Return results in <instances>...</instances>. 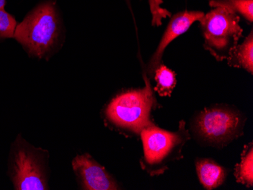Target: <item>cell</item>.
<instances>
[{"label":"cell","instance_id":"6da1fadb","mask_svg":"<svg viewBox=\"0 0 253 190\" xmlns=\"http://www.w3.org/2000/svg\"><path fill=\"white\" fill-rule=\"evenodd\" d=\"M13 39L28 56L49 61L63 47L66 27L57 0H41L17 25Z\"/></svg>","mask_w":253,"mask_h":190},{"label":"cell","instance_id":"7a4b0ae2","mask_svg":"<svg viewBox=\"0 0 253 190\" xmlns=\"http://www.w3.org/2000/svg\"><path fill=\"white\" fill-rule=\"evenodd\" d=\"M140 135L143 147L140 164L152 177L162 175L171 163L183 158V147L191 139L184 120L179 122L176 131H168L153 124L143 129Z\"/></svg>","mask_w":253,"mask_h":190},{"label":"cell","instance_id":"3957f363","mask_svg":"<svg viewBox=\"0 0 253 190\" xmlns=\"http://www.w3.org/2000/svg\"><path fill=\"white\" fill-rule=\"evenodd\" d=\"M158 105L146 80L142 89H128L116 95L106 106L105 117L116 128L140 135L143 129L155 124L152 113Z\"/></svg>","mask_w":253,"mask_h":190},{"label":"cell","instance_id":"277c9868","mask_svg":"<svg viewBox=\"0 0 253 190\" xmlns=\"http://www.w3.org/2000/svg\"><path fill=\"white\" fill-rule=\"evenodd\" d=\"M246 120L244 113L236 108L214 105L193 117L192 133L202 144L222 149L244 135Z\"/></svg>","mask_w":253,"mask_h":190},{"label":"cell","instance_id":"5b68a950","mask_svg":"<svg viewBox=\"0 0 253 190\" xmlns=\"http://www.w3.org/2000/svg\"><path fill=\"white\" fill-rule=\"evenodd\" d=\"M47 155V151L33 147L18 135L8 159V175L15 190H49Z\"/></svg>","mask_w":253,"mask_h":190},{"label":"cell","instance_id":"8992f818","mask_svg":"<svg viewBox=\"0 0 253 190\" xmlns=\"http://www.w3.org/2000/svg\"><path fill=\"white\" fill-rule=\"evenodd\" d=\"M240 16L221 7L212 8L199 20L203 47L217 62L227 60L242 38Z\"/></svg>","mask_w":253,"mask_h":190},{"label":"cell","instance_id":"52a82bcc","mask_svg":"<svg viewBox=\"0 0 253 190\" xmlns=\"http://www.w3.org/2000/svg\"><path fill=\"white\" fill-rule=\"evenodd\" d=\"M205 12L196 10H183L170 17V21L163 34L156 51L153 52L146 67V76L153 78L155 71L163 62L166 48L172 41L187 32L194 22L198 21Z\"/></svg>","mask_w":253,"mask_h":190},{"label":"cell","instance_id":"ba28073f","mask_svg":"<svg viewBox=\"0 0 253 190\" xmlns=\"http://www.w3.org/2000/svg\"><path fill=\"white\" fill-rule=\"evenodd\" d=\"M72 167L82 190H120L116 179L87 153L77 155Z\"/></svg>","mask_w":253,"mask_h":190},{"label":"cell","instance_id":"9c48e42d","mask_svg":"<svg viewBox=\"0 0 253 190\" xmlns=\"http://www.w3.org/2000/svg\"><path fill=\"white\" fill-rule=\"evenodd\" d=\"M196 169L200 184L207 190L219 187L227 178V171L225 167L210 158L196 160Z\"/></svg>","mask_w":253,"mask_h":190},{"label":"cell","instance_id":"30bf717a","mask_svg":"<svg viewBox=\"0 0 253 190\" xmlns=\"http://www.w3.org/2000/svg\"><path fill=\"white\" fill-rule=\"evenodd\" d=\"M229 66L242 69L253 75V31H250L248 36L241 44H237L227 59Z\"/></svg>","mask_w":253,"mask_h":190},{"label":"cell","instance_id":"8fae6325","mask_svg":"<svg viewBox=\"0 0 253 190\" xmlns=\"http://www.w3.org/2000/svg\"><path fill=\"white\" fill-rule=\"evenodd\" d=\"M234 177L238 184L249 188L253 186V144L248 143L244 146L241 153L240 161L236 165Z\"/></svg>","mask_w":253,"mask_h":190},{"label":"cell","instance_id":"7c38bea8","mask_svg":"<svg viewBox=\"0 0 253 190\" xmlns=\"http://www.w3.org/2000/svg\"><path fill=\"white\" fill-rule=\"evenodd\" d=\"M211 8H225L231 13L243 18L248 23L253 22V0H210Z\"/></svg>","mask_w":253,"mask_h":190},{"label":"cell","instance_id":"4fadbf2b","mask_svg":"<svg viewBox=\"0 0 253 190\" xmlns=\"http://www.w3.org/2000/svg\"><path fill=\"white\" fill-rule=\"evenodd\" d=\"M156 82L154 90L160 96H171L173 89L177 84V75L162 62L156 69L153 75Z\"/></svg>","mask_w":253,"mask_h":190},{"label":"cell","instance_id":"5bb4252c","mask_svg":"<svg viewBox=\"0 0 253 190\" xmlns=\"http://www.w3.org/2000/svg\"><path fill=\"white\" fill-rule=\"evenodd\" d=\"M18 22L5 9H0V42L13 38Z\"/></svg>","mask_w":253,"mask_h":190},{"label":"cell","instance_id":"9a60e30c","mask_svg":"<svg viewBox=\"0 0 253 190\" xmlns=\"http://www.w3.org/2000/svg\"><path fill=\"white\" fill-rule=\"evenodd\" d=\"M147 2L152 16V26L160 27L163 19L171 16L170 12L162 6L164 3L163 0H147Z\"/></svg>","mask_w":253,"mask_h":190},{"label":"cell","instance_id":"2e32d148","mask_svg":"<svg viewBox=\"0 0 253 190\" xmlns=\"http://www.w3.org/2000/svg\"><path fill=\"white\" fill-rule=\"evenodd\" d=\"M125 2L126 6L127 7L129 10H130V13L133 15V6H132V0H122Z\"/></svg>","mask_w":253,"mask_h":190},{"label":"cell","instance_id":"e0dca14e","mask_svg":"<svg viewBox=\"0 0 253 190\" xmlns=\"http://www.w3.org/2000/svg\"><path fill=\"white\" fill-rule=\"evenodd\" d=\"M6 3V0H0V9H5Z\"/></svg>","mask_w":253,"mask_h":190},{"label":"cell","instance_id":"ac0fdd59","mask_svg":"<svg viewBox=\"0 0 253 190\" xmlns=\"http://www.w3.org/2000/svg\"><path fill=\"white\" fill-rule=\"evenodd\" d=\"M208 1H210V0H208Z\"/></svg>","mask_w":253,"mask_h":190}]
</instances>
